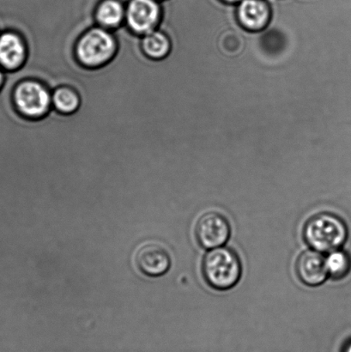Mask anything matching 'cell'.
Masks as SVG:
<instances>
[{
    "instance_id": "1",
    "label": "cell",
    "mask_w": 351,
    "mask_h": 352,
    "mask_svg": "<svg viewBox=\"0 0 351 352\" xmlns=\"http://www.w3.org/2000/svg\"><path fill=\"white\" fill-rule=\"evenodd\" d=\"M118 50L112 31L94 26L86 30L76 43L75 56L84 67L95 69L111 61Z\"/></svg>"
},
{
    "instance_id": "2",
    "label": "cell",
    "mask_w": 351,
    "mask_h": 352,
    "mask_svg": "<svg viewBox=\"0 0 351 352\" xmlns=\"http://www.w3.org/2000/svg\"><path fill=\"white\" fill-rule=\"evenodd\" d=\"M306 243L319 253L339 250L348 237V229L339 217L331 213H319L306 223L304 231Z\"/></svg>"
},
{
    "instance_id": "3",
    "label": "cell",
    "mask_w": 351,
    "mask_h": 352,
    "mask_svg": "<svg viewBox=\"0 0 351 352\" xmlns=\"http://www.w3.org/2000/svg\"><path fill=\"white\" fill-rule=\"evenodd\" d=\"M202 272L211 287L227 291L236 286L242 277V263L235 252L229 248H218L205 255Z\"/></svg>"
},
{
    "instance_id": "4",
    "label": "cell",
    "mask_w": 351,
    "mask_h": 352,
    "mask_svg": "<svg viewBox=\"0 0 351 352\" xmlns=\"http://www.w3.org/2000/svg\"><path fill=\"white\" fill-rule=\"evenodd\" d=\"M12 102L20 115L31 120L43 118L53 108L49 88L34 79H26L15 86Z\"/></svg>"
},
{
    "instance_id": "5",
    "label": "cell",
    "mask_w": 351,
    "mask_h": 352,
    "mask_svg": "<svg viewBox=\"0 0 351 352\" xmlns=\"http://www.w3.org/2000/svg\"><path fill=\"white\" fill-rule=\"evenodd\" d=\"M163 8L158 0H128L126 6L125 25L131 32L142 37L158 29Z\"/></svg>"
},
{
    "instance_id": "6",
    "label": "cell",
    "mask_w": 351,
    "mask_h": 352,
    "mask_svg": "<svg viewBox=\"0 0 351 352\" xmlns=\"http://www.w3.org/2000/svg\"><path fill=\"white\" fill-rule=\"evenodd\" d=\"M195 236L199 245L205 250L221 248L230 236L229 221L221 213L206 212L196 223Z\"/></svg>"
},
{
    "instance_id": "7",
    "label": "cell",
    "mask_w": 351,
    "mask_h": 352,
    "mask_svg": "<svg viewBox=\"0 0 351 352\" xmlns=\"http://www.w3.org/2000/svg\"><path fill=\"white\" fill-rule=\"evenodd\" d=\"M134 263L137 270L147 277L156 278L167 274L170 270V254L163 245L147 243L137 248L134 255Z\"/></svg>"
},
{
    "instance_id": "8",
    "label": "cell",
    "mask_w": 351,
    "mask_h": 352,
    "mask_svg": "<svg viewBox=\"0 0 351 352\" xmlns=\"http://www.w3.org/2000/svg\"><path fill=\"white\" fill-rule=\"evenodd\" d=\"M237 22L249 32H260L269 25L273 10L267 0H242L236 9Z\"/></svg>"
},
{
    "instance_id": "9",
    "label": "cell",
    "mask_w": 351,
    "mask_h": 352,
    "mask_svg": "<svg viewBox=\"0 0 351 352\" xmlns=\"http://www.w3.org/2000/svg\"><path fill=\"white\" fill-rule=\"evenodd\" d=\"M27 57V47L19 33L5 30L0 33V68L16 72L23 67Z\"/></svg>"
},
{
    "instance_id": "10",
    "label": "cell",
    "mask_w": 351,
    "mask_h": 352,
    "mask_svg": "<svg viewBox=\"0 0 351 352\" xmlns=\"http://www.w3.org/2000/svg\"><path fill=\"white\" fill-rule=\"evenodd\" d=\"M295 271L299 279L312 287L322 285L329 276L325 258L315 250L305 251L298 257Z\"/></svg>"
},
{
    "instance_id": "11",
    "label": "cell",
    "mask_w": 351,
    "mask_h": 352,
    "mask_svg": "<svg viewBox=\"0 0 351 352\" xmlns=\"http://www.w3.org/2000/svg\"><path fill=\"white\" fill-rule=\"evenodd\" d=\"M126 3L122 0H101L94 16L96 26L113 31L125 24Z\"/></svg>"
},
{
    "instance_id": "12",
    "label": "cell",
    "mask_w": 351,
    "mask_h": 352,
    "mask_svg": "<svg viewBox=\"0 0 351 352\" xmlns=\"http://www.w3.org/2000/svg\"><path fill=\"white\" fill-rule=\"evenodd\" d=\"M144 54L151 60H159L166 58L172 50V41L163 30L157 29L144 34L141 40Z\"/></svg>"
},
{
    "instance_id": "13",
    "label": "cell",
    "mask_w": 351,
    "mask_h": 352,
    "mask_svg": "<svg viewBox=\"0 0 351 352\" xmlns=\"http://www.w3.org/2000/svg\"><path fill=\"white\" fill-rule=\"evenodd\" d=\"M52 104L58 112L71 115L81 105L80 96L70 86L62 85L52 91Z\"/></svg>"
},
{
    "instance_id": "14",
    "label": "cell",
    "mask_w": 351,
    "mask_h": 352,
    "mask_svg": "<svg viewBox=\"0 0 351 352\" xmlns=\"http://www.w3.org/2000/svg\"><path fill=\"white\" fill-rule=\"evenodd\" d=\"M326 265L330 277L335 279H342L350 274L351 258L346 252L333 251L326 258Z\"/></svg>"
},
{
    "instance_id": "15",
    "label": "cell",
    "mask_w": 351,
    "mask_h": 352,
    "mask_svg": "<svg viewBox=\"0 0 351 352\" xmlns=\"http://www.w3.org/2000/svg\"><path fill=\"white\" fill-rule=\"evenodd\" d=\"M5 72L3 71L2 69L0 68V92H1L3 85H5Z\"/></svg>"
},
{
    "instance_id": "16",
    "label": "cell",
    "mask_w": 351,
    "mask_h": 352,
    "mask_svg": "<svg viewBox=\"0 0 351 352\" xmlns=\"http://www.w3.org/2000/svg\"><path fill=\"white\" fill-rule=\"evenodd\" d=\"M223 3H226V5L233 6L237 5L239 2L242 1V0H220Z\"/></svg>"
},
{
    "instance_id": "17",
    "label": "cell",
    "mask_w": 351,
    "mask_h": 352,
    "mask_svg": "<svg viewBox=\"0 0 351 352\" xmlns=\"http://www.w3.org/2000/svg\"><path fill=\"white\" fill-rule=\"evenodd\" d=\"M343 352H351V340L348 344H346L345 349Z\"/></svg>"
},
{
    "instance_id": "18",
    "label": "cell",
    "mask_w": 351,
    "mask_h": 352,
    "mask_svg": "<svg viewBox=\"0 0 351 352\" xmlns=\"http://www.w3.org/2000/svg\"><path fill=\"white\" fill-rule=\"evenodd\" d=\"M158 1L161 2V1H164V0H158Z\"/></svg>"
}]
</instances>
